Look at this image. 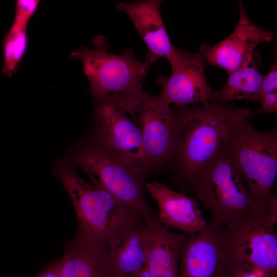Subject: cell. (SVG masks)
Segmentation results:
<instances>
[{
    "mask_svg": "<svg viewBox=\"0 0 277 277\" xmlns=\"http://www.w3.org/2000/svg\"><path fill=\"white\" fill-rule=\"evenodd\" d=\"M76 215L75 243L106 252L134 225L143 220L110 193L79 177L70 167L57 170Z\"/></svg>",
    "mask_w": 277,
    "mask_h": 277,
    "instance_id": "cell-1",
    "label": "cell"
},
{
    "mask_svg": "<svg viewBox=\"0 0 277 277\" xmlns=\"http://www.w3.org/2000/svg\"><path fill=\"white\" fill-rule=\"evenodd\" d=\"M173 155L185 180L217 151L234 126L251 116L248 108L207 102L201 106H176Z\"/></svg>",
    "mask_w": 277,
    "mask_h": 277,
    "instance_id": "cell-2",
    "label": "cell"
},
{
    "mask_svg": "<svg viewBox=\"0 0 277 277\" xmlns=\"http://www.w3.org/2000/svg\"><path fill=\"white\" fill-rule=\"evenodd\" d=\"M226 141L208 162L184 181L209 212L212 222L229 227L260 213Z\"/></svg>",
    "mask_w": 277,
    "mask_h": 277,
    "instance_id": "cell-3",
    "label": "cell"
},
{
    "mask_svg": "<svg viewBox=\"0 0 277 277\" xmlns=\"http://www.w3.org/2000/svg\"><path fill=\"white\" fill-rule=\"evenodd\" d=\"M258 211L267 214L277 176V131L255 129L248 118L238 122L226 139Z\"/></svg>",
    "mask_w": 277,
    "mask_h": 277,
    "instance_id": "cell-4",
    "label": "cell"
},
{
    "mask_svg": "<svg viewBox=\"0 0 277 277\" xmlns=\"http://www.w3.org/2000/svg\"><path fill=\"white\" fill-rule=\"evenodd\" d=\"M104 41L97 38L93 49L84 47L71 54V57L82 62L94 96L98 100L143 92V86L151 64L138 60L131 49H126L121 54L109 52Z\"/></svg>",
    "mask_w": 277,
    "mask_h": 277,
    "instance_id": "cell-5",
    "label": "cell"
},
{
    "mask_svg": "<svg viewBox=\"0 0 277 277\" xmlns=\"http://www.w3.org/2000/svg\"><path fill=\"white\" fill-rule=\"evenodd\" d=\"M110 97L127 113L138 128L148 164L160 166L173 155L176 132L174 111L160 95L142 92Z\"/></svg>",
    "mask_w": 277,
    "mask_h": 277,
    "instance_id": "cell-6",
    "label": "cell"
},
{
    "mask_svg": "<svg viewBox=\"0 0 277 277\" xmlns=\"http://www.w3.org/2000/svg\"><path fill=\"white\" fill-rule=\"evenodd\" d=\"M75 161L93 185L110 193L144 221L157 219L145 199L141 173L123 165L102 146L84 148Z\"/></svg>",
    "mask_w": 277,
    "mask_h": 277,
    "instance_id": "cell-7",
    "label": "cell"
},
{
    "mask_svg": "<svg viewBox=\"0 0 277 277\" xmlns=\"http://www.w3.org/2000/svg\"><path fill=\"white\" fill-rule=\"evenodd\" d=\"M277 218L258 213L239 224L224 227L226 255L248 268L277 274Z\"/></svg>",
    "mask_w": 277,
    "mask_h": 277,
    "instance_id": "cell-8",
    "label": "cell"
},
{
    "mask_svg": "<svg viewBox=\"0 0 277 277\" xmlns=\"http://www.w3.org/2000/svg\"><path fill=\"white\" fill-rule=\"evenodd\" d=\"M98 101L97 131L102 147L123 165L141 173L148 163L138 128L112 98Z\"/></svg>",
    "mask_w": 277,
    "mask_h": 277,
    "instance_id": "cell-9",
    "label": "cell"
},
{
    "mask_svg": "<svg viewBox=\"0 0 277 277\" xmlns=\"http://www.w3.org/2000/svg\"><path fill=\"white\" fill-rule=\"evenodd\" d=\"M167 61L171 66V75L157 80L162 88L159 95L167 103L188 106L211 102L214 90L207 82L205 64L199 52H189L175 48Z\"/></svg>",
    "mask_w": 277,
    "mask_h": 277,
    "instance_id": "cell-10",
    "label": "cell"
},
{
    "mask_svg": "<svg viewBox=\"0 0 277 277\" xmlns=\"http://www.w3.org/2000/svg\"><path fill=\"white\" fill-rule=\"evenodd\" d=\"M239 4L240 18L233 32L214 46L203 44L199 52L205 64L222 68L228 74L253 61V52L256 46L273 38L272 32L252 23L241 1Z\"/></svg>",
    "mask_w": 277,
    "mask_h": 277,
    "instance_id": "cell-11",
    "label": "cell"
},
{
    "mask_svg": "<svg viewBox=\"0 0 277 277\" xmlns=\"http://www.w3.org/2000/svg\"><path fill=\"white\" fill-rule=\"evenodd\" d=\"M225 258L224 226L212 222L204 230L186 235L179 277H221Z\"/></svg>",
    "mask_w": 277,
    "mask_h": 277,
    "instance_id": "cell-12",
    "label": "cell"
},
{
    "mask_svg": "<svg viewBox=\"0 0 277 277\" xmlns=\"http://www.w3.org/2000/svg\"><path fill=\"white\" fill-rule=\"evenodd\" d=\"M161 0L117 2V9L127 14L146 44V61L153 64L162 57L168 60L175 47L172 44L161 13Z\"/></svg>",
    "mask_w": 277,
    "mask_h": 277,
    "instance_id": "cell-13",
    "label": "cell"
},
{
    "mask_svg": "<svg viewBox=\"0 0 277 277\" xmlns=\"http://www.w3.org/2000/svg\"><path fill=\"white\" fill-rule=\"evenodd\" d=\"M148 193L158 206L159 221L166 227L179 229L186 235L204 230L208 223L196 200L174 191L165 185L153 181L146 185Z\"/></svg>",
    "mask_w": 277,
    "mask_h": 277,
    "instance_id": "cell-14",
    "label": "cell"
},
{
    "mask_svg": "<svg viewBox=\"0 0 277 277\" xmlns=\"http://www.w3.org/2000/svg\"><path fill=\"white\" fill-rule=\"evenodd\" d=\"M149 242L146 267L152 277H179L181 251L186 234L171 232L156 219L146 222Z\"/></svg>",
    "mask_w": 277,
    "mask_h": 277,
    "instance_id": "cell-15",
    "label": "cell"
},
{
    "mask_svg": "<svg viewBox=\"0 0 277 277\" xmlns=\"http://www.w3.org/2000/svg\"><path fill=\"white\" fill-rule=\"evenodd\" d=\"M149 242L148 225L141 220L106 252L107 259L117 273L129 276L146 266Z\"/></svg>",
    "mask_w": 277,
    "mask_h": 277,
    "instance_id": "cell-16",
    "label": "cell"
},
{
    "mask_svg": "<svg viewBox=\"0 0 277 277\" xmlns=\"http://www.w3.org/2000/svg\"><path fill=\"white\" fill-rule=\"evenodd\" d=\"M60 277H113L106 252L75 242L56 264Z\"/></svg>",
    "mask_w": 277,
    "mask_h": 277,
    "instance_id": "cell-17",
    "label": "cell"
},
{
    "mask_svg": "<svg viewBox=\"0 0 277 277\" xmlns=\"http://www.w3.org/2000/svg\"><path fill=\"white\" fill-rule=\"evenodd\" d=\"M254 61L229 74L223 88L213 92L211 102L228 103V101L243 100L261 102V86L264 75L258 69Z\"/></svg>",
    "mask_w": 277,
    "mask_h": 277,
    "instance_id": "cell-18",
    "label": "cell"
},
{
    "mask_svg": "<svg viewBox=\"0 0 277 277\" xmlns=\"http://www.w3.org/2000/svg\"><path fill=\"white\" fill-rule=\"evenodd\" d=\"M27 28L12 25L3 40V74L11 77L17 71L28 47Z\"/></svg>",
    "mask_w": 277,
    "mask_h": 277,
    "instance_id": "cell-19",
    "label": "cell"
},
{
    "mask_svg": "<svg viewBox=\"0 0 277 277\" xmlns=\"http://www.w3.org/2000/svg\"><path fill=\"white\" fill-rule=\"evenodd\" d=\"M221 277H276V275L248 268L226 255Z\"/></svg>",
    "mask_w": 277,
    "mask_h": 277,
    "instance_id": "cell-20",
    "label": "cell"
},
{
    "mask_svg": "<svg viewBox=\"0 0 277 277\" xmlns=\"http://www.w3.org/2000/svg\"><path fill=\"white\" fill-rule=\"evenodd\" d=\"M40 1L38 0H18L12 25L27 28L28 24L34 14Z\"/></svg>",
    "mask_w": 277,
    "mask_h": 277,
    "instance_id": "cell-21",
    "label": "cell"
},
{
    "mask_svg": "<svg viewBox=\"0 0 277 277\" xmlns=\"http://www.w3.org/2000/svg\"><path fill=\"white\" fill-rule=\"evenodd\" d=\"M261 106L254 112L251 116H256L263 114L277 113V91L267 93L262 95Z\"/></svg>",
    "mask_w": 277,
    "mask_h": 277,
    "instance_id": "cell-22",
    "label": "cell"
},
{
    "mask_svg": "<svg viewBox=\"0 0 277 277\" xmlns=\"http://www.w3.org/2000/svg\"><path fill=\"white\" fill-rule=\"evenodd\" d=\"M274 91H277L276 58L272 64L268 73L264 76L261 86V98L263 94Z\"/></svg>",
    "mask_w": 277,
    "mask_h": 277,
    "instance_id": "cell-23",
    "label": "cell"
},
{
    "mask_svg": "<svg viewBox=\"0 0 277 277\" xmlns=\"http://www.w3.org/2000/svg\"><path fill=\"white\" fill-rule=\"evenodd\" d=\"M37 277H60L56 264L49 267Z\"/></svg>",
    "mask_w": 277,
    "mask_h": 277,
    "instance_id": "cell-24",
    "label": "cell"
},
{
    "mask_svg": "<svg viewBox=\"0 0 277 277\" xmlns=\"http://www.w3.org/2000/svg\"><path fill=\"white\" fill-rule=\"evenodd\" d=\"M129 277H152L148 271L146 266L136 272L130 275Z\"/></svg>",
    "mask_w": 277,
    "mask_h": 277,
    "instance_id": "cell-25",
    "label": "cell"
},
{
    "mask_svg": "<svg viewBox=\"0 0 277 277\" xmlns=\"http://www.w3.org/2000/svg\"><path fill=\"white\" fill-rule=\"evenodd\" d=\"M113 277H129L128 276L121 275L118 273H116V274Z\"/></svg>",
    "mask_w": 277,
    "mask_h": 277,
    "instance_id": "cell-26",
    "label": "cell"
}]
</instances>
